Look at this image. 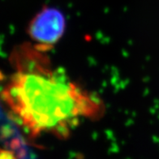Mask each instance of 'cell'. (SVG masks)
Wrapping results in <instances>:
<instances>
[{
	"mask_svg": "<svg viewBox=\"0 0 159 159\" xmlns=\"http://www.w3.org/2000/svg\"><path fill=\"white\" fill-rule=\"evenodd\" d=\"M14 68L0 98L18 125L31 138L43 133L67 139L83 119L98 120L106 107L34 43L16 46L10 57Z\"/></svg>",
	"mask_w": 159,
	"mask_h": 159,
	"instance_id": "cell-1",
	"label": "cell"
},
{
	"mask_svg": "<svg viewBox=\"0 0 159 159\" xmlns=\"http://www.w3.org/2000/svg\"><path fill=\"white\" fill-rule=\"evenodd\" d=\"M67 21L62 11L44 6L30 21L27 34L33 43L48 52L63 38Z\"/></svg>",
	"mask_w": 159,
	"mask_h": 159,
	"instance_id": "cell-2",
	"label": "cell"
},
{
	"mask_svg": "<svg viewBox=\"0 0 159 159\" xmlns=\"http://www.w3.org/2000/svg\"><path fill=\"white\" fill-rule=\"evenodd\" d=\"M0 159H16L15 154L10 151L2 149L0 150Z\"/></svg>",
	"mask_w": 159,
	"mask_h": 159,
	"instance_id": "cell-3",
	"label": "cell"
}]
</instances>
